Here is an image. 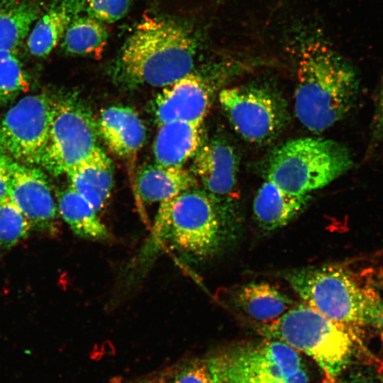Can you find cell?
I'll use <instances>...</instances> for the list:
<instances>
[{
  "label": "cell",
  "mask_w": 383,
  "mask_h": 383,
  "mask_svg": "<svg viewBox=\"0 0 383 383\" xmlns=\"http://www.w3.org/2000/svg\"><path fill=\"white\" fill-rule=\"evenodd\" d=\"M57 101L46 94L21 99L0 123V147L16 161L40 165Z\"/></svg>",
  "instance_id": "9"
},
{
  "label": "cell",
  "mask_w": 383,
  "mask_h": 383,
  "mask_svg": "<svg viewBox=\"0 0 383 383\" xmlns=\"http://www.w3.org/2000/svg\"><path fill=\"white\" fill-rule=\"evenodd\" d=\"M198 41L172 20L146 17L127 38L112 67L113 79L129 88L164 87L192 72Z\"/></svg>",
  "instance_id": "2"
},
{
  "label": "cell",
  "mask_w": 383,
  "mask_h": 383,
  "mask_svg": "<svg viewBox=\"0 0 383 383\" xmlns=\"http://www.w3.org/2000/svg\"><path fill=\"white\" fill-rule=\"evenodd\" d=\"M372 131L374 138L379 139L383 138V79L375 101Z\"/></svg>",
  "instance_id": "29"
},
{
  "label": "cell",
  "mask_w": 383,
  "mask_h": 383,
  "mask_svg": "<svg viewBox=\"0 0 383 383\" xmlns=\"http://www.w3.org/2000/svg\"><path fill=\"white\" fill-rule=\"evenodd\" d=\"M235 301L245 314L262 326L277 321L295 305L286 294L267 283L243 286L238 291Z\"/></svg>",
  "instance_id": "20"
},
{
  "label": "cell",
  "mask_w": 383,
  "mask_h": 383,
  "mask_svg": "<svg viewBox=\"0 0 383 383\" xmlns=\"http://www.w3.org/2000/svg\"><path fill=\"white\" fill-rule=\"evenodd\" d=\"M353 164L350 151L338 142L296 138L271 154L267 180L288 193L305 195L326 187L348 172Z\"/></svg>",
  "instance_id": "4"
},
{
  "label": "cell",
  "mask_w": 383,
  "mask_h": 383,
  "mask_svg": "<svg viewBox=\"0 0 383 383\" xmlns=\"http://www.w3.org/2000/svg\"><path fill=\"white\" fill-rule=\"evenodd\" d=\"M201 126L183 121L160 126L153 144L156 163L164 166H184L200 146Z\"/></svg>",
  "instance_id": "17"
},
{
  "label": "cell",
  "mask_w": 383,
  "mask_h": 383,
  "mask_svg": "<svg viewBox=\"0 0 383 383\" xmlns=\"http://www.w3.org/2000/svg\"><path fill=\"white\" fill-rule=\"evenodd\" d=\"M108 35L104 23L88 15L80 14L67 29L62 45L65 52L72 55L96 54L106 45Z\"/></svg>",
  "instance_id": "23"
},
{
  "label": "cell",
  "mask_w": 383,
  "mask_h": 383,
  "mask_svg": "<svg viewBox=\"0 0 383 383\" xmlns=\"http://www.w3.org/2000/svg\"><path fill=\"white\" fill-rule=\"evenodd\" d=\"M97 131L91 114L79 102L57 101L40 165L54 175L67 174L98 147Z\"/></svg>",
  "instance_id": "8"
},
{
  "label": "cell",
  "mask_w": 383,
  "mask_h": 383,
  "mask_svg": "<svg viewBox=\"0 0 383 383\" xmlns=\"http://www.w3.org/2000/svg\"><path fill=\"white\" fill-rule=\"evenodd\" d=\"M322 383H348V382L338 381L336 379V378L333 379V378H328V377H325Z\"/></svg>",
  "instance_id": "32"
},
{
  "label": "cell",
  "mask_w": 383,
  "mask_h": 383,
  "mask_svg": "<svg viewBox=\"0 0 383 383\" xmlns=\"http://www.w3.org/2000/svg\"><path fill=\"white\" fill-rule=\"evenodd\" d=\"M309 194L288 193L266 180L259 188L253 201L255 221L264 231H272L289 223L306 206Z\"/></svg>",
  "instance_id": "16"
},
{
  "label": "cell",
  "mask_w": 383,
  "mask_h": 383,
  "mask_svg": "<svg viewBox=\"0 0 383 383\" xmlns=\"http://www.w3.org/2000/svg\"><path fill=\"white\" fill-rule=\"evenodd\" d=\"M260 329L267 338L282 340L313 358L325 377L333 379L350 362L356 341L353 332L304 303Z\"/></svg>",
  "instance_id": "5"
},
{
  "label": "cell",
  "mask_w": 383,
  "mask_h": 383,
  "mask_svg": "<svg viewBox=\"0 0 383 383\" xmlns=\"http://www.w3.org/2000/svg\"><path fill=\"white\" fill-rule=\"evenodd\" d=\"M194 174L182 167L157 163L143 167L138 173L135 190L145 203L163 202L196 186Z\"/></svg>",
  "instance_id": "18"
},
{
  "label": "cell",
  "mask_w": 383,
  "mask_h": 383,
  "mask_svg": "<svg viewBox=\"0 0 383 383\" xmlns=\"http://www.w3.org/2000/svg\"><path fill=\"white\" fill-rule=\"evenodd\" d=\"M209 368L211 372L213 383H226L223 379L215 370L211 369L209 367Z\"/></svg>",
  "instance_id": "31"
},
{
  "label": "cell",
  "mask_w": 383,
  "mask_h": 383,
  "mask_svg": "<svg viewBox=\"0 0 383 383\" xmlns=\"http://www.w3.org/2000/svg\"><path fill=\"white\" fill-rule=\"evenodd\" d=\"M246 350L260 370L284 383L289 377L304 368L299 351L277 339L267 338L260 345L246 348Z\"/></svg>",
  "instance_id": "22"
},
{
  "label": "cell",
  "mask_w": 383,
  "mask_h": 383,
  "mask_svg": "<svg viewBox=\"0 0 383 383\" xmlns=\"http://www.w3.org/2000/svg\"><path fill=\"white\" fill-rule=\"evenodd\" d=\"M9 196L40 231H56L57 206L48 182L40 170L11 159Z\"/></svg>",
  "instance_id": "10"
},
{
  "label": "cell",
  "mask_w": 383,
  "mask_h": 383,
  "mask_svg": "<svg viewBox=\"0 0 383 383\" xmlns=\"http://www.w3.org/2000/svg\"><path fill=\"white\" fill-rule=\"evenodd\" d=\"M160 204L158 226L181 254L201 260L221 248L227 215L203 189H188Z\"/></svg>",
  "instance_id": "6"
},
{
  "label": "cell",
  "mask_w": 383,
  "mask_h": 383,
  "mask_svg": "<svg viewBox=\"0 0 383 383\" xmlns=\"http://www.w3.org/2000/svg\"><path fill=\"white\" fill-rule=\"evenodd\" d=\"M207 363L226 383H284L257 367L245 348L212 358Z\"/></svg>",
  "instance_id": "24"
},
{
  "label": "cell",
  "mask_w": 383,
  "mask_h": 383,
  "mask_svg": "<svg viewBox=\"0 0 383 383\" xmlns=\"http://www.w3.org/2000/svg\"><path fill=\"white\" fill-rule=\"evenodd\" d=\"M66 174L70 186L97 212L104 208L113 188V165L99 147Z\"/></svg>",
  "instance_id": "15"
},
{
  "label": "cell",
  "mask_w": 383,
  "mask_h": 383,
  "mask_svg": "<svg viewBox=\"0 0 383 383\" xmlns=\"http://www.w3.org/2000/svg\"><path fill=\"white\" fill-rule=\"evenodd\" d=\"M11 158L0 152V204L9 198V162Z\"/></svg>",
  "instance_id": "30"
},
{
  "label": "cell",
  "mask_w": 383,
  "mask_h": 383,
  "mask_svg": "<svg viewBox=\"0 0 383 383\" xmlns=\"http://www.w3.org/2000/svg\"><path fill=\"white\" fill-rule=\"evenodd\" d=\"M193 170L203 190L227 215V204L233 199L237 185L238 158L233 146L221 138L199 146Z\"/></svg>",
  "instance_id": "11"
},
{
  "label": "cell",
  "mask_w": 383,
  "mask_h": 383,
  "mask_svg": "<svg viewBox=\"0 0 383 383\" xmlns=\"http://www.w3.org/2000/svg\"><path fill=\"white\" fill-rule=\"evenodd\" d=\"M286 279L305 304L354 334L362 327H383V300L340 267L295 270Z\"/></svg>",
  "instance_id": "3"
},
{
  "label": "cell",
  "mask_w": 383,
  "mask_h": 383,
  "mask_svg": "<svg viewBox=\"0 0 383 383\" xmlns=\"http://www.w3.org/2000/svg\"><path fill=\"white\" fill-rule=\"evenodd\" d=\"M132 0H84L87 15L102 23H113L129 11Z\"/></svg>",
  "instance_id": "27"
},
{
  "label": "cell",
  "mask_w": 383,
  "mask_h": 383,
  "mask_svg": "<svg viewBox=\"0 0 383 383\" xmlns=\"http://www.w3.org/2000/svg\"><path fill=\"white\" fill-rule=\"evenodd\" d=\"M1 150V148L0 147V150Z\"/></svg>",
  "instance_id": "34"
},
{
  "label": "cell",
  "mask_w": 383,
  "mask_h": 383,
  "mask_svg": "<svg viewBox=\"0 0 383 383\" xmlns=\"http://www.w3.org/2000/svg\"><path fill=\"white\" fill-rule=\"evenodd\" d=\"M57 209L77 235L91 240H104L110 233L97 211L70 185L57 196Z\"/></svg>",
  "instance_id": "21"
},
{
  "label": "cell",
  "mask_w": 383,
  "mask_h": 383,
  "mask_svg": "<svg viewBox=\"0 0 383 383\" xmlns=\"http://www.w3.org/2000/svg\"><path fill=\"white\" fill-rule=\"evenodd\" d=\"M218 100L234 130L250 143L270 142L289 119L283 97L267 86L225 88L220 91Z\"/></svg>",
  "instance_id": "7"
},
{
  "label": "cell",
  "mask_w": 383,
  "mask_h": 383,
  "mask_svg": "<svg viewBox=\"0 0 383 383\" xmlns=\"http://www.w3.org/2000/svg\"><path fill=\"white\" fill-rule=\"evenodd\" d=\"M96 126L115 155L130 162L135 160L145 142L146 130L133 109L123 106L108 107L100 113Z\"/></svg>",
  "instance_id": "13"
},
{
  "label": "cell",
  "mask_w": 383,
  "mask_h": 383,
  "mask_svg": "<svg viewBox=\"0 0 383 383\" xmlns=\"http://www.w3.org/2000/svg\"><path fill=\"white\" fill-rule=\"evenodd\" d=\"M31 228L28 219L10 197L0 204V248L16 245L28 235Z\"/></svg>",
  "instance_id": "25"
},
{
  "label": "cell",
  "mask_w": 383,
  "mask_h": 383,
  "mask_svg": "<svg viewBox=\"0 0 383 383\" xmlns=\"http://www.w3.org/2000/svg\"><path fill=\"white\" fill-rule=\"evenodd\" d=\"M208 89L192 72L162 87L154 104L158 126L174 121L202 124L209 107Z\"/></svg>",
  "instance_id": "12"
},
{
  "label": "cell",
  "mask_w": 383,
  "mask_h": 383,
  "mask_svg": "<svg viewBox=\"0 0 383 383\" xmlns=\"http://www.w3.org/2000/svg\"><path fill=\"white\" fill-rule=\"evenodd\" d=\"M294 40L295 114L310 131L321 133L350 112L359 93L358 79L318 32L304 31Z\"/></svg>",
  "instance_id": "1"
},
{
  "label": "cell",
  "mask_w": 383,
  "mask_h": 383,
  "mask_svg": "<svg viewBox=\"0 0 383 383\" xmlns=\"http://www.w3.org/2000/svg\"><path fill=\"white\" fill-rule=\"evenodd\" d=\"M45 7L43 0H0V50L13 52Z\"/></svg>",
  "instance_id": "19"
},
{
  "label": "cell",
  "mask_w": 383,
  "mask_h": 383,
  "mask_svg": "<svg viewBox=\"0 0 383 383\" xmlns=\"http://www.w3.org/2000/svg\"><path fill=\"white\" fill-rule=\"evenodd\" d=\"M174 383H213L207 362L194 363L184 369Z\"/></svg>",
  "instance_id": "28"
},
{
  "label": "cell",
  "mask_w": 383,
  "mask_h": 383,
  "mask_svg": "<svg viewBox=\"0 0 383 383\" xmlns=\"http://www.w3.org/2000/svg\"><path fill=\"white\" fill-rule=\"evenodd\" d=\"M82 11L84 0H52L47 4L27 38L30 52L39 57L48 56Z\"/></svg>",
  "instance_id": "14"
},
{
  "label": "cell",
  "mask_w": 383,
  "mask_h": 383,
  "mask_svg": "<svg viewBox=\"0 0 383 383\" xmlns=\"http://www.w3.org/2000/svg\"><path fill=\"white\" fill-rule=\"evenodd\" d=\"M157 383H167V382H157Z\"/></svg>",
  "instance_id": "33"
},
{
  "label": "cell",
  "mask_w": 383,
  "mask_h": 383,
  "mask_svg": "<svg viewBox=\"0 0 383 383\" xmlns=\"http://www.w3.org/2000/svg\"><path fill=\"white\" fill-rule=\"evenodd\" d=\"M28 86L20 60L13 52L0 50V103L27 90Z\"/></svg>",
  "instance_id": "26"
}]
</instances>
